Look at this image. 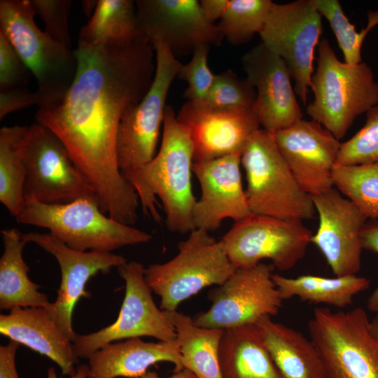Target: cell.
Segmentation results:
<instances>
[{
  "label": "cell",
  "mask_w": 378,
  "mask_h": 378,
  "mask_svg": "<svg viewBox=\"0 0 378 378\" xmlns=\"http://www.w3.org/2000/svg\"><path fill=\"white\" fill-rule=\"evenodd\" d=\"M144 34L120 43L78 42L74 80L59 103L36 113V122L64 144L76 168L94 190L102 211L134 224L137 194L124 178L116 141L124 114L149 90L155 55Z\"/></svg>",
  "instance_id": "obj_1"
},
{
  "label": "cell",
  "mask_w": 378,
  "mask_h": 378,
  "mask_svg": "<svg viewBox=\"0 0 378 378\" xmlns=\"http://www.w3.org/2000/svg\"><path fill=\"white\" fill-rule=\"evenodd\" d=\"M162 127L160 148L153 160L121 173L136 191L146 216L161 221L156 207L158 197L168 230L186 234L195 229L192 213L197 199L191 183L193 144L188 130L177 120L170 105H167Z\"/></svg>",
  "instance_id": "obj_2"
},
{
  "label": "cell",
  "mask_w": 378,
  "mask_h": 378,
  "mask_svg": "<svg viewBox=\"0 0 378 378\" xmlns=\"http://www.w3.org/2000/svg\"><path fill=\"white\" fill-rule=\"evenodd\" d=\"M32 0H1L0 31L34 76L38 108L53 106L65 96L77 71L71 48L54 40L34 21Z\"/></svg>",
  "instance_id": "obj_3"
},
{
  "label": "cell",
  "mask_w": 378,
  "mask_h": 378,
  "mask_svg": "<svg viewBox=\"0 0 378 378\" xmlns=\"http://www.w3.org/2000/svg\"><path fill=\"white\" fill-rule=\"evenodd\" d=\"M317 48L310 85L314 100L306 112L340 140L358 115L378 104V83L366 63L340 61L328 39L321 40Z\"/></svg>",
  "instance_id": "obj_4"
},
{
  "label": "cell",
  "mask_w": 378,
  "mask_h": 378,
  "mask_svg": "<svg viewBox=\"0 0 378 378\" xmlns=\"http://www.w3.org/2000/svg\"><path fill=\"white\" fill-rule=\"evenodd\" d=\"M15 219L20 224L48 229L69 247L80 251L111 252L152 239L148 232L106 216L92 198L64 204L24 200Z\"/></svg>",
  "instance_id": "obj_5"
},
{
  "label": "cell",
  "mask_w": 378,
  "mask_h": 378,
  "mask_svg": "<svg viewBox=\"0 0 378 378\" xmlns=\"http://www.w3.org/2000/svg\"><path fill=\"white\" fill-rule=\"evenodd\" d=\"M241 164L246 173L245 192L252 214L301 221L314 216L312 197L295 179L273 132L257 130L241 153Z\"/></svg>",
  "instance_id": "obj_6"
},
{
  "label": "cell",
  "mask_w": 378,
  "mask_h": 378,
  "mask_svg": "<svg viewBox=\"0 0 378 378\" xmlns=\"http://www.w3.org/2000/svg\"><path fill=\"white\" fill-rule=\"evenodd\" d=\"M237 270L221 240L195 228L178 244V253L170 260L145 269V279L160 298V308L176 311L179 304L212 285L220 286Z\"/></svg>",
  "instance_id": "obj_7"
},
{
  "label": "cell",
  "mask_w": 378,
  "mask_h": 378,
  "mask_svg": "<svg viewBox=\"0 0 378 378\" xmlns=\"http://www.w3.org/2000/svg\"><path fill=\"white\" fill-rule=\"evenodd\" d=\"M308 329L326 378H378V339L364 309L316 308Z\"/></svg>",
  "instance_id": "obj_8"
},
{
  "label": "cell",
  "mask_w": 378,
  "mask_h": 378,
  "mask_svg": "<svg viewBox=\"0 0 378 378\" xmlns=\"http://www.w3.org/2000/svg\"><path fill=\"white\" fill-rule=\"evenodd\" d=\"M22 155L26 169L24 200L46 204H64L80 198L97 200L64 144L46 127L37 122L29 127L22 144Z\"/></svg>",
  "instance_id": "obj_9"
},
{
  "label": "cell",
  "mask_w": 378,
  "mask_h": 378,
  "mask_svg": "<svg viewBox=\"0 0 378 378\" xmlns=\"http://www.w3.org/2000/svg\"><path fill=\"white\" fill-rule=\"evenodd\" d=\"M312 236L301 220L251 214L235 221L220 240L237 269L269 259L273 267L285 271L304 257Z\"/></svg>",
  "instance_id": "obj_10"
},
{
  "label": "cell",
  "mask_w": 378,
  "mask_h": 378,
  "mask_svg": "<svg viewBox=\"0 0 378 378\" xmlns=\"http://www.w3.org/2000/svg\"><path fill=\"white\" fill-rule=\"evenodd\" d=\"M155 71L143 99L123 115L119 125L116 150L120 170L143 166L153 160L163 125L170 86L182 64L162 43L153 44Z\"/></svg>",
  "instance_id": "obj_11"
},
{
  "label": "cell",
  "mask_w": 378,
  "mask_h": 378,
  "mask_svg": "<svg viewBox=\"0 0 378 378\" xmlns=\"http://www.w3.org/2000/svg\"><path fill=\"white\" fill-rule=\"evenodd\" d=\"M145 267L130 261L118 267L125 284L124 299L116 320L98 331L76 335L74 349L78 358L88 359L97 350L115 342L143 336L158 341L176 339L174 328L164 311L158 307L145 279Z\"/></svg>",
  "instance_id": "obj_12"
},
{
  "label": "cell",
  "mask_w": 378,
  "mask_h": 378,
  "mask_svg": "<svg viewBox=\"0 0 378 378\" xmlns=\"http://www.w3.org/2000/svg\"><path fill=\"white\" fill-rule=\"evenodd\" d=\"M322 16L311 0L274 3L260 32L262 43L286 64L295 94L304 104L314 74L315 49L322 33Z\"/></svg>",
  "instance_id": "obj_13"
},
{
  "label": "cell",
  "mask_w": 378,
  "mask_h": 378,
  "mask_svg": "<svg viewBox=\"0 0 378 378\" xmlns=\"http://www.w3.org/2000/svg\"><path fill=\"white\" fill-rule=\"evenodd\" d=\"M273 266L262 262L239 268L220 286L209 292V309L198 314L195 323L203 328L225 330L255 324L276 315L283 299L272 279Z\"/></svg>",
  "instance_id": "obj_14"
},
{
  "label": "cell",
  "mask_w": 378,
  "mask_h": 378,
  "mask_svg": "<svg viewBox=\"0 0 378 378\" xmlns=\"http://www.w3.org/2000/svg\"><path fill=\"white\" fill-rule=\"evenodd\" d=\"M139 28L152 44L160 42L176 58L201 45L216 46L224 38L209 22L197 0H137Z\"/></svg>",
  "instance_id": "obj_15"
},
{
  "label": "cell",
  "mask_w": 378,
  "mask_h": 378,
  "mask_svg": "<svg viewBox=\"0 0 378 378\" xmlns=\"http://www.w3.org/2000/svg\"><path fill=\"white\" fill-rule=\"evenodd\" d=\"M22 238L51 254L59 264L62 279L57 298L46 308L73 342L77 335L72 327L74 309L79 299L87 295L85 288L90 279L99 272L106 274L127 261L112 252L73 249L49 232H29L22 234Z\"/></svg>",
  "instance_id": "obj_16"
},
{
  "label": "cell",
  "mask_w": 378,
  "mask_h": 378,
  "mask_svg": "<svg viewBox=\"0 0 378 378\" xmlns=\"http://www.w3.org/2000/svg\"><path fill=\"white\" fill-rule=\"evenodd\" d=\"M277 147L302 189L311 196L333 188L341 144L318 122L301 119L274 133Z\"/></svg>",
  "instance_id": "obj_17"
},
{
  "label": "cell",
  "mask_w": 378,
  "mask_h": 378,
  "mask_svg": "<svg viewBox=\"0 0 378 378\" xmlns=\"http://www.w3.org/2000/svg\"><path fill=\"white\" fill-rule=\"evenodd\" d=\"M311 197L319 218L311 242L322 253L335 276L356 275L363 250L360 234L367 218L337 190Z\"/></svg>",
  "instance_id": "obj_18"
},
{
  "label": "cell",
  "mask_w": 378,
  "mask_h": 378,
  "mask_svg": "<svg viewBox=\"0 0 378 378\" xmlns=\"http://www.w3.org/2000/svg\"><path fill=\"white\" fill-rule=\"evenodd\" d=\"M246 79L255 88L253 111L262 129L274 133L302 119L285 62L261 42L241 57Z\"/></svg>",
  "instance_id": "obj_19"
},
{
  "label": "cell",
  "mask_w": 378,
  "mask_h": 378,
  "mask_svg": "<svg viewBox=\"0 0 378 378\" xmlns=\"http://www.w3.org/2000/svg\"><path fill=\"white\" fill-rule=\"evenodd\" d=\"M188 130L193 144V162L241 153L260 129L253 110L220 109L187 102L176 115Z\"/></svg>",
  "instance_id": "obj_20"
},
{
  "label": "cell",
  "mask_w": 378,
  "mask_h": 378,
  "mask_svg": "<svg viewBox=\"0 0 378 378\" xmlns=\"http://www.w3.org/2000/svg\"><path fill=\"white\" fill-rule=\"evenodd\" d=\"M241 165V155L237 153L193 162L192 172L201 187L192 213L195 228L214 231L225 218L235 222L252 214L242 186Z\"/></svg>",
  "instance_id": "obj_21"
},
{
  "label": "cell",
  "mask_w": 378,
  "mask_h": 378,
  "mask_svg": "<svg viewBox=\"0 0 378 378\" xmlns=\"http://www.w3.org/2000/svg\"><path fill=\"white\" fill-rule=\"evenodd\" d=\"M0 332L10 340L47 356L63 375L75 374L78 363L73 342L52 319L46 307H16L0 315Z\"/></svg>",
  "instance_id": "obj_22"
},
{
  "label": "cell",
  "mask_w": 378,
  "mask_h": 378,
  "mask_svg": "<svg viewBox=\"0 0 378 378\" xmlns=\"http://www.w3.org/2000/svg\"><path fill=\"white\" fill-rule=\"evenodd\" d=\"M88 360V378L138 377L159 362L173 363L174 372L183 368L176 339L157 342L140 337L127 339L104 346Z\"/></svg>",
  "instance_id": "obj_23"
},
{
  "label": "cell",
  "mask_w": 378,
  "mask_h": 378,
  "mask_svg": "<svg viewBox=\"0 0 378 378\" xmlns=\"http://www.w3.org/2000/svg\"><path fill=\"white\" fill-rule=\"evenodd\" d=\"M219 363L223 378H283L256 324L223 330Z\"/></svg>",
  "instance_id": "obj_24"
},
{
  "label": "cell",
  "mask_w": 378,
  "mask_h": 378,
  "mask_svg": "<svg viewBox=\"0 0 378 378\" xmlns=\"http://www.w3.org/2000/svg\"><path fill=\"white\" fill-rule=\"evenodd\" d=\"M271 316L255 324L283 378H326L320 354L312 340Z\"/></svg>",
  "instance_id": "obj_25"
},
{
  "label": "cell",
  "mask_w": 378,
  "mask_h": 378,
  "mask_svg": "<svg viewBox=\"0 0 378 378\" xmlns=\"http://www.w3.org/2000/svg\"><path fill=\"white\" fill-rule=\"evenodd\" d=\"M4 251L0 258V309L16 307H47V295L38 290L41 286L28 276L30 269L23 259L26 242L16 228L1 231Z\"/></svg>",
  "instance_id": "obj_26"
},
{
  "label": "cell",
  "mask_w": 378,
  "mask_h": 378,
  "mask_svg": "<svg viewBox=\"0 0 378 378\" xmlns=\"http://www.w3.org/2000/svg\"><path fill=\"white\" fill-rule=\"evenodd\" d=\"M164 312L174 328L183 368L197 378H223L219 348L223 330L200 327L177 310Z\"/></svg>",
  "instance_id": "obj_27"
},
{
  "label": "cell",
  "mask_w": 378,
  "mask_h": 378,
  "mask_svg": "<svg viewBox=\"0 0 378 378\" xmlns=\"http://www.w3.org/2000/svg\"><path fill=\"white\" fill-rule=\"evenodd\" d=\"M272 279L283 300L298 297L302 302L337 308L350 305L354 297L367 290L370 284L368 279L356 275L329 278L305 274L288 278L273 274Z\"/></svg>",
  "instance_id": "obj_28"
},
{
  "label": "cell",
  "mask_w": 378,
  "mask_h": 378,
  "mask_svg": "<svg viewBox=\"0 0 378 378\" xmlns=\"http://www.w3.org/2000/svg\"><path fill=\"white\" fill-rule=\"evenodd\" d=\"M141 34L135 1L98 0L88 22L80 29L78 42L91 45L120 43Z\"/></svg>",
  "instance_id": "obj_29"
},
{
  "label": "cell",
  "mask_w": 378,
  "mask_h": 378,
  "mask_svg": "<svg viewBox=\"0 0 378 378\" xmlns=\"http://www.w3.org/2000/svg\"><path fill=\"white\" fill-rule=\"evenodd\" d=\"M29 127L4 126L0 130V201L13 217L24 202L26 169L22 144Z\"/></svg>",
  "instance_id": "obj_30"
},
{
  "label": "cell",
  "mask_w": 378,
  "mask_h": 378,
  "mask_svg": "<svg viewBox=\"0 0 378 378\" xmlns=\"http://www.w3.org/2000/svg\"><path fill=\"white\" fill-rule=\"evenodd\" d=\"M333 186L351 201L365 216L378 218V162L335 165Z\"/></svg>",
  "instance_id": "obj_31"
},
{
  "label": "cell",
  "mask_w": 378,
  "mask_h": 378,
  "mask_svg": "<svg viewBox=\"0 0 378 378\" xmlns=\"http://www.w3.org/2000/svg\"><path fill=\"white\" fill-rule=\"evenodd\" d=\"M273 4L270 0H230L216 25L230 44L242 45L260 34Z\"/></svg>",
  "instance_id": "obj_32"
},
{
  "label": "cell",
  "mask_w": 378,
  "mask_h": 378,
  "mask_svg": "<svg viewBox=\"0 0 378 378\" xmlns=\"http://www.w3.org/2000/svg\"><path fill=\"white\" fill-rule=\"evenodd\" d=\"M315 8L329 22L330 27L343 53L344 62L349 64L362 62L361 48L365 36L378 24V10L368 12L367 26L357 31L345 15L337 0H311Z\"/></svg>",
  "instance_id": "obj_33"
},
{
  "label": "cell",
  "mask_w": 378,
  "mask_h": 378,
  "mask_svg": "<svg viewBox=\"0 0 378 378\" xmlns=\"http://www.w3.org/2000/svg\"><path fill=\"white\" fill-rule=\"evenodd\" d=\"M255 98V90L246 78L227 69L215 75L206 98L200 103L214 108L253 110Z\"/></svg>",
  "instance_id": "obj_34"
},
{
  "label": "cell",
  "mask_w": 378,
  "mask_h": 378,
  "mask_svg": "<svg viewBox=\"0 0 378 378\" xmlns=\"http://www.w3.org/2000/svg\"><path fill=\"white\" fill-rule=\"evenodd\" d=\"M378 162V104L366 112L363 127L341 144L336 165H354Z\"/></svg>",
  "instance_id": "obj_35"
},
{
  "label": "cell",
  "mask_w": 378,
  "mask_h": 378,
  "mask_svg": "<svg viewBox=\"0 0 378 378\" xmlns=\"http://www.w3.org/2000/svg\"><path fill=\"white\" fill-rule=\"evenodd\" d=\"M210 48L209 45L198 46L193 52L191 59L186 64H182L179 69L177 78L188 84L183 97L188 102H203L211 90L215 74L207 63Z\"/></svg>",
  "instance_id": "obj_36"
},
{
  "label": "cell",
  "mask_w": 378,
  "mask_h": 378,
  "mask_svg": "<svg viewBox=\"0 0 378 378\" xmlns=\"http://www.w3.org/2000/svg\"><path fill=\"white\" fill-rule=\"evenodd\" d=\"M37 14L43 19L46 31L56 41L71 48L69 16V0H32Z\"/></svg>",
  "instance_id": "obj_37"
},
{
  "label": "cell",
  "mask_w": 378,
  "mask_h": 378,
  "mask_svg": "<svg viewBox=\"0 0 378 378\" xmlns=\"http://www.w3.org/2000/svg\"><path fill=\"white\" fill-rule=\"evenodd\" d=\"M29 72L8 38L0 31V91L27 88Z\"/></svg>",
  "instance_id": "obj_38"
},
{
  "label": "cell",
  "mask_w": 378,
  "mask_h": 378,
  "mask_svg": "<svg viewBox=\"0 0 378 378\" xmlns=\"http://www.w3.org/2000/svg\"><path fill=\"white\" fill-rule=\"evenodd\" d=\"M38 103L36 92H31L27 88L0 91V120L13 111L38 106Z\"/></svg>",
  "instance_id": "obj_39"
},
{
  "label": "cell",
  "mask_w": 378,
  "mask_h": 378,
  "mask_svg": "<svg viewBox=\"0 0 378 378\" xmlns=\"http://www.w3.org/2000/svg\"><path fill=\"white\" fill-rule=\"evenodd\" d=\"M360 239L363 249L378 253V223L365 224ZM367 304L369 310L378 312V286L370 295Z\"/></svg>",
  "instance_id": "obj_40"
},
{
  "label": "cell",
  "mask_w": 378,
  "mask_h": 378,
  "mask_svg": "<svg viewBox=\"0 0 378 378\" xmlns=\"http://www.w3.org/2000/svg\"><path fill=\"white\" fill-rule=\"evenodd\" d=\"M20 344L10 340L0 346V378H20L15 366V356Z\"/></svg>",
  "instance_id": "obj_41"
},
{
  "label": "cell",
  "mask_w": 378,
  "mask_h": 378,
  "mask_svg": "<svg viewBox=\"0 0 378 378\" xmlns=\"http://www.w3.org/2000/svg\"><path fill=\"white\" fill-rule=\"evenodd\" d=\"M230 0H202L200 4L202 13L206 20L211 23L215 24L216 20H219L224 13Z\"/></svg>",
  "instance_id": "obj_42"
},
{
  "label": "cell",
  "mask_w": 378,
  "mask_h": 378,
  "mask_svg": "<svg viewBox=\"0 0 378 378\" xmlns=\"http://www.w3.org/2000/svg\"><path fill=\"white\" fill-rule=\"evenodd\" d=\"M134 378H197L191 371L186 368L174 372L170 377H161L155 372L148 371L143 375Z\"/></svg>",
  "instance_id": "obj_43"
},
{
  "label": "cell",
  "mask_w": 378,
  "mask_h": 378,
  "mask_svg": "<svg viewBox=\"0 0 378 378\" xmlns=\"http://www.w3.org/2000/svg\"><path fill=\"white\" fill-rule=\"evenodd\" d=\"M89 372L88 365L82 364L76 368V372L74 375L70 378H88ZM47 378H58L56 371L54 368H50L48 370Z\"/></svg>",
  "instance_id": "obj_44"
},
{
  "label": "cell",
  "mask_w": 378,
  "mask_h": 378,
  "mask_svg": "<svg viewBox=\"0 0 378 378\" xmlns=\"http://www.w3.org/2000/svg\"><path fill=\"white\" fill-rule=\"evenodd\" d=\"M97 1H83V9L86 15L91 17L96 8Z\"/></svg>",
  "instance_id": "obj_45"
},
{
  "label": "cell",
  "mask_w": 378,
  "mask_h": 378,
  "mask_svg": "<svg viewBox=\"0 0 378 378\" xmlns=\"http://www.w3.org/2000/svg\"><path fill=\"white\" fill-rule=\"evenodd\" d=\"M370 324H371V328L374 335L378 339V315H377L373 318V320L370 322Z\"/></svg>",
  "instance_id": "obj_46"
}]
</instances>
